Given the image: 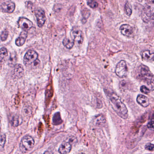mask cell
Masks as SVG:
<instances>
[{"label":"cell","instance_id":"cell-1","mask_svg":"<svg viewBox=\"0 0 154 154\" xmlns=\"http://www.w3.org/2000/svg\"><path fill=\"white\" fill-rule=\"evenodd\" d=\"M110 104L116 113L123 119L128 117V110L126 106L118 96L114 93L109 95Z\"/></svg>","mask_w":154,"mask_h":154},{"label":"cell","instance_id":"cell-2","mask_svg":"<svg viewBox=\"0 0 154 154\" xmlns=\"http://www.w3.org/2000/svg\"><path fill=\"white\" fill-rule=\"evenodd\" d=\"M139 77L140 79L148 86L150 91L154 90V75L150 71L148 67L142 65L139 67Z\"/></svg>","mask_w":154,"mask_h":154},{"label":"cell","instance_id":"cell-3","mask_svg":"<svg viewBox=\"0 0 154 154\" xmlns=\"http://www.w3.org/2000/svg\"><path fill=\"white\" fill-rule=\"evenodd\" d=\"M35 142L32 137L25 136L22 138L20 144V149L22 153H25L30 151L34 146Z\"/></svg>","mask_w":154,"mask_h":154},{"label":"cell","instance_id":"cell-4","mask_svg":"<svg viewBox=\"0 0 154 154\" xmlns=\"http://www.w3.org/2000/svg\"><path fill=\"white\" fill-rule=\"evenodd\" d=\"M115 72L116 75L120 78H125L127 76L128 68L125 60H121L117 64L115 68Z\"/></svg>","mask_w":154,"mask_h":154},{"label":"cell","instance_id":"cell-5","mask_svg":"<svg viewBox=\"0 0 154 154\" xmlns=\"http://www.w3.org/2000/svg\"><path fill=\"white\" fill-rule=\"evenodd\" d=\"M38 54L34 50L28 51L25 55L24 58V63L26 66L30 65L34 63L38 58Z\"/></svg>","mask_w":154,"mask_h":154},{"label":"cell","instance_id":"cell-6","mask_svg":"<svg viewBox=\"0 0 154 154\" xmlns=\"http://www.w3.org/2000/svg\"><path fill=\"white\" fill-rule=\"evenodd\" d=\"M35 13L38 26L41 28L44 25L46 21L45 11L42 9H38L35 10Z\"/></svg>","mask_w":154,"mask_h":154},{"label":"cell","instance_id":"cell-7","mask_svg":"<svg viewBox=\"0 0 154 154\" xmlns=\"http://www.w3.org/2000/svg\"><path fill=\"white\" fill-rule=\"evenodd\" d=\"M18 25L19 27L26 31L29 30L33 25L32 22L28 18L24 17H21L18 19Z\"/></svg>","mask_w":154,"mask_h":154},{"label":"cell","instance_id":"cell-8","mask_svg":"<svg viewBox=\"0 0 154 154\" xmlns=\"http://www.w3.org/2000/svg\"><path fill=\"white\" fill-rule=\"evenodd\" d=\"M72 39L78 45H81L84 42V35L81 31L76 29L72 31L71 33Z\"/></svg>","mask_w":154,"mask_h":154},{"label":"cell","instance_id":"cell-9","mask_svg":"<svg viewBox=\"0 0 154 154\" xmlns=\"http://www.w3.org/2000/svg\"><path fill=\"white\" fill-rule=\"evenodd\" d=\"M72 145L70 142H64L60 146L58 151L60 154H68L70 152Z\"/></svg>","mask_w":154,"mask_h":154},{"label":"cell","instance_id":"cell-10","mask_svg":"<svg viewBox=\"0 0 154 154\" xmlns=\"http://www.w3.org/2000/svg\"><path fill=\"white\" fill-rule=\"evenodd\" d=\"M15 4L12 1H7L2 4L1 8L3 11L8 13H11L15 9Z\"/></svg>","mask_w":154,"mask_h":154},{"label":"cell","instance_id":"cell-11","mask_svg":"<svg viewBox=\"0 0 154 154\" xmlns=\"http://www.w3.org/2000/svg\"><path fill=\"white\" fill-rule=\"evenodd\" d=\"M24 74V68L20 64H16L14 65V69L13 71L14 77L17 79L21 78Z\"/></svg>","mask_w":154,"mask_h":154},{"label":"cell","instance_id":"cell-12","mask_svg":"<svg viewBox=\"0 0 154 154\" xmlns=\"http://www.w3.org/2000/svg\"><path fill=\"white\" fill-rule=\"evenodd\" d=\"M120 30L123 35L126 37H129L133 33V29L129 25H122L120 27Z\"/></svg>","mask_w":154,"mask_h":154},{"label":"cell","instance_id":"cell-13","mask_svg":"<svg viewBox=\"0 0 154 154\" xmlns=\"http://www.w3.org/2000/svg\"><path fill=\"white\" fill-rule=\"evenodd\" d=\"M28 36V33L26 31H23L20 34V36L15 40V44L18 47H21L25 44L27 38Z\"/></svg>","mask_w":154,"mask_h":154},{"label":"cell","instance_id":"cell-14","mask_svg":"<svg viewBox=\"0 0 154 154\" xmlns=\"http://www.w3.org/2000/svg\"><path fill=\"white\" fill-rule=\"evenodd\" d=\"M137 101L139 105L143 107H147L149 105V99L144 95L139 94L138 95Z\"/></svg>","mask_w":154,"mask_h":154},{"label":"cell","instance_id":"cell-15","mask_svg":"<svg viewBox=\"0 0 154 154\" xmlns=\"http://www.w3.org/2000/svg\"><path fill=\"white\" fill-rule=\"evenodd\" d=\"M106 120L102 114H99L95 116L94 119V123L95 125L102 126L105 124Z\"/></svg>","mask_w":154,"mask_h":154},{"label":"cell","instance_id":"cell-16","mask_svg":"<svg viewBox=\"0 0 154 154\" xmlns=\"http://www.w3.org/2000/svg\"><path fill=\"white\" fill-rule=\"evenodd\" d=\"M142 57L144 60L151 62L154 60V53H151L149 50H146L142 53Z\"/></svg>","mask_w":154,"mask_h":154},{"label":"cell","instance_id":"cell-17","mask_svg":"<svg viewBox=\"0 0 154 154\" xmlns=\"http://www.w3.org/2000/svg\"><path fill=\"white\" fill-rule=\"evenodd\" d=\"M144 13L149 18L154 20V8L147 5L144 8Z\"/></svg>","mask_w":154,"mask_h":154},{"label":"cell","instance_id":"cell-18","mask_svg":"<svg viewBox=\"0 0 154 154\" xmlns=\"http://www.w3.org/2000/svg\"><path fill=\"white\" fill-rule=\"evenodd\" d=\"M8 56L7 50L5 47L0 49V64H3L5 62Z\"/></svg>","mask_w":154,"mask_h":154},{"label":"cell","instance_id":"cell-19","mask_svg":"<svg viewBox=\"0 0 154 154\" xmlns=\"http://www.w3.org/2000/svg\"><path fill=\"white\" fill-rule=\"evenodd\" d=\"M21 123V118L18 115H14L13 116L10 120L11 125L14 127H17L20 125Z\"/></svg>","mask_w":154,"mask_h":154},{"label":"cell","instance_id":"cell-20","mask_svg":"<svg viewBox=\"0 0 154 154\" xmlns=\"http://www.w3.org/2000/svg\"><path fill=\"white\" fill-rule=\"evenodd\" d=\"M53 124L55 125H58L62 124V120L61 119L60 113L57 112L55 114L53 117Z\"/></svg>","mask_w":154,"mask_h":154},{"label":"cell","instance_id":"cell-21","mask_svg":"<svg viewBox=\"0 0 154 154\" xmlns=\"http://www.w3.org/2000/svg\"><path fill=\"white\" fill-rule=\"evenodd\" d=\"M62 43L64 47L68 49H71L74 47L75 42L74 41H71L67 38H65L63 41Z\"/></svg>","mask_w":154,"mask_h":154},{"label":"cell","instance_id":"cell-22","mask_svg":"<svg viewBox=\"0 0 154 154\" xmlns=\"http://www.w3.org/2000/svg\"><path fill=\"white\" fill-rule=\"evenodd\" d=\"M6 137L4 134H0V151L4 150L6 142Z\"/></svg>","mask_w":154,"mask_h":154},{"label":"cell","instance_id":"cell-23","mask_svg":"<svg viewBox=\"0 0 154 154\" xmlns=\"http://www.w3.org/2000/svg\"><path fill=\"white\" fill-rule=\"evenodd\" d=\"M125 11L127 15L130 16L132 14V9L131 6L128 2H127L125 6Z\"/></svg>","mask_w":154,"mask_h":154},{"label":"cell","instance_id":"cell-24","mask_svg":"<svg viewBox=\"0 0 154 154\" xmlns=\"http://www.w3.org/2000/svg\"><path fill=\"white\" fill-rule=\"evenodd\" d=\"M88 5L89 7L93 9L97 8L98 5L97 2L94 0H88Z\"/></svg>","mask_w":154,"mask_h":154},{"label":"cell","instance_id":"cell-25","mask_svg":"<svg viewBox=\"0 0 154 154\" xmlns=\"http://www.w3.org/2000/svg\"><path fill=\"white\" fill-rule=\"evenodd\" d=\"M8 36V31L6 30L3 31V32L1 33V36H0L1 41H5L7 39Z\"/></svg>","mask_w":154,"mask_h":154},{"label":"cell","instance_id":"cell-26","mask_svg":"<svg viewBox=\"0 0 154 154\" xmlns=\"http://www.w3.org/2000/svg\"><path fill=\"white\" fill-rule=\"evenodd\" d=\"M140 91H141L143 93H144L145 94H148L150 93V89L148 88L147 87H146V86H141V88H140Z\"/></svg>","mask_w":154,"mask_h":154},{"label":"cell","instance_id":"cell-27","mask_svg":"<svg viewBox=\"0 0 154 154\" xmlns=\"http://www.w3.org/2000/svg\"><path fill=\"white\" fill-rule=\"evenodd\" d=\"M145 149L149 151H154V145L151 143H147L145 146Z\"/></svg>","mask_w":154,"mask_h":154},{"label":"cell","instance_id":"cell-28","mask_svg":"<svg viewBox=\"0 0 154 154\" xmlns=\"http://www.w3.org/2000/svg\"><path fill=\"white\" fill-rule=\"evenodd\" d=\"M16 60V55H11L10 57L9 58V63L10 64H14V63H15V62Z\"/></svg>","mask_w":154,"mask_h":154},{"label":"cell","instance_id":"cell-29","mask_svg":"<svg viewBox=\"0 0 154 154\" xmlns=\"http://www.w3.org/2000/svg\"><path fill=\"white\" fill-rule=\"evenodd\" d=\"M147 127L149 129L154 131V121H151L147 124Z\"/></svg>","mask_w":154,"mask_h":154},{"label":"cell","instance_id":"cell-30","mask_svg":"<svg viewBox=\"0 0 154 154\" xmlns=\"http://www.w3.org/2000/svg\"><path fill=\"white\" fill-rule=\"evenodd\" d=\"M120 86L121 88H125L126 86H127V83L125 81H122L120 83Z\"/></svg>","mask_w":154,"mask_h":154},{"label":"cell","instance_id":"cell-31","mask_svg":"<svg viewBox=\"0 0 154 154\" xmlns=\"http://www.w3.org/2000/svg\"><path fill=\"white\" fill-rule=\"evenodd\" d=\"M149 6L154 8V0H148Z\"/></svg>","mask_w":154,"mask_h":154},{"label":"cell","instance_id":"cell-32","mask_svg":"<svg viewBox=\"0 0 154 154\" xmlns=\"http://www.w3.org/2000/svg\"><path fill=\"white\" fill-rule=\"evenodd\" d=\"M40 60H39L37 59V60H36V61L34 62V65L35 66H37L38 64H40Z\"/></svg>","mask_w":154,"mask_h":154},{"label":"cell","instance_id":"cell-33","mask_svg":"<svg viewBox=\"0 0 154 154\" xmlns=\"http://www.w3.org/2000/svg\"><path fill=\"white\" fill-rule=\"evenodd\" d=\"M43 154H53V153L50 151H46Z\"/></svg>","mask_w":154,"mask_h":154},{"label":"cell","instance_id":"cell-34","mask_svg":"<svg viewBox=\"0 0 154 154\" xmlns=\"http://www.w3.org/2000/svg\"><path fill=\"white\" fill-rule=\"evenodd\" d=\"M79 154H84V153H79Z\"/></svg>","mask_w":154,"mask_h":154},{"label":"cell","instance_id":"cell-35","mask_svg":"<svg viewBox=\"0 0 154 154\" xmlns=\"http://www.w3.org/2000/svg\"><path fill=\"white\" fill-rule=\"evenodd\" d=\"M0 129H1V125H0Z\"/></svg>","mask_w":154,"mask_h":154}]
</instances>
